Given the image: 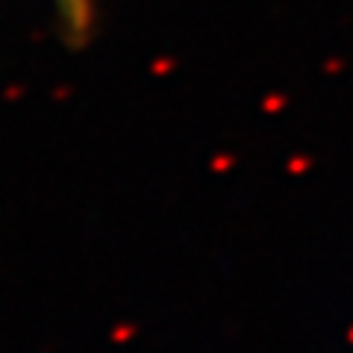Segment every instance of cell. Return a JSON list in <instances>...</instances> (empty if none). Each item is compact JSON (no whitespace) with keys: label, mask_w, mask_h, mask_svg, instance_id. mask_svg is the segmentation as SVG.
I'll return each instance as SVG.
<instances>
[{"label":"cell","mask_w":353,"mask_h":353,"mask_svg":"<svg viewBox=\"0 0 353 353\" xmlns=\"http://www.w3.org/2000/svg\"><path fill=\"white\" fill-rule=\"evenodd\" d=\"M53 6V21L68 48L80 50L94 39L97 30V0H48Z\"/></svg>","instance_id":"cell-1"}]
</instances>
